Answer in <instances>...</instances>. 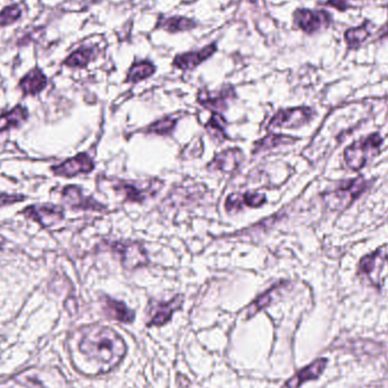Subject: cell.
<instances>
[{
    "label": "cell",
    "mask_w": 388,
    "mask_h": 388,
    "mask_svg": "<svg viewBox=\"0 0 388 388\" xmlns=\"http://www.w3.org/2000/svg\"><path fill=\"white\" fill-rule=\"evenodd\" d=\"M112 248L120 256L124 268L137 269L148 265L147 252L139 242H116Z\"/></svg>",
    "instance_id": "cell-10"
},
{
    "label": "cell",
    "mask_w": 388,
    "mask_h": 388,
    "mask_svg": "<svg viewBox=\"0 0 388 388\" xmlns=\"http://www.w3.org/2000/svg\"><path fill=\"white\" fill-rule=\"evenodd\" d=\"M321 5L325 7H332L338 11H347L355 9V0H326Z\"/></svg>",
    "instance_id": "cell-31"
},
{
    "label": "cell",
    "mask_w": 388,
    "mask_h": 388,
    "mask_svg": "<svg viewBox=\"0 0 388 388\" xmlns=\"http://www.w3.org/2000/svg\"><path fill=\"white\" fill-rule=\"evenodd\" d=\"M0 388H73L61 370L32 367L0 383Z\"/></svg>",
    "instance_id": "cell-2"
},
{
    "label": "cell",
    "mask_w": 388,
    "mask_h": 388,
    "mask_svg": "<svg viewBox=\"0 0 388 388\" xmlns=\"http://www.w3.org/2000/svg\"><path fill=\"white\" fill-rule=\"evenodd\" d=\"M156 66L150 61H147V59L137 61L129 68V72L126 74L125 82H127V83H137V82L151 78L156 73Z\"/></svg>",
    "instance_id": "cell-24"
},
{
    "label": "cell",
    "mask_w": 388,
    "mask_h": 388,
    "mask_svg": "<svg viewBox=\"0 0 388 388\" xmlns=\"http://www.w3.org/2000/svg\"><path fill=\"white\" fill-rule=\"evenodd\" d=\"M334 20L330 11L324 9H296L292 14L293 28L303 32L307 36H313L318 32L330 28Z\"/></svg>",
    "instance_id": "cell-5"
},
{
    "label": "cell",
    "mask_w": 388,
    "mask_h": 388,
    "mask_svg": "<svg viewBox=\"0 0 388 388\" xmlns=\"http://www.w3.org/2000/svg\"><path fill=\"white\" fill-rule=\"evenodd\" d=\"M47 85V75L38 66L28 70L19 82V89L22 91L24 97H34V95H40Z\"/></svg>",
    "instance_id": "cell-15"
},
{
    "label": "cell",
    "mask_w": 388,
    "mask_h": 388,
    "mask_svg": "<svg viewBox=\"0 0 388 388\" xmlns=\"http://www.w3.org/2000/svg\"><path fill=\"white\" fill-rule=\"evenodd\" d=\"M225 122L221 115L214 114L212 117L210 118L209 122L206 124V129H207L208 133L217 141H225L229 139L225 130H224L223 124Z\"/></svg>",
    "instance_id": "cell-29"
},
{
    "label": "cell",
    "mask_w": 388,
    "mask_h": 388,
    "mask_svg": "<svg viewBox=\"0 0 388 388\" xmlns=\"http://www.w3.org/2000/svg\"><path fill=\"white\" fill-rule=\"evenodd\" d=\"M183 301H184V296L177 295L169 302L157 303L154 308H152L150 321L147 324L148 327H160L167 324L168 321L171 320L173 313L181 309Z\"/></svg>",
    "instance_id": "cell-16"
},
{
    "label": "cell",
    "mask_w": 388,
    "mask_h": 388,
    "mask_svg": "<svg viewBox=\"0 0 388 388\" xmlns=\"http://www.w3.org/2000/svg\"><path fill=\"white\" fill-rule=\"evenodd\" d=\"M243 160V152L240 149H229L221 154L208 164V169L212 171H221L223 173H233L235 169L240 167L241 162Z\"/></svg>",
    "instance_id": "cell-17"
},
{
    "label": "cell",
    "mask_w": 388,
    "mask_h": 388,
    "mask_svg": "<svg viewBox=\"0 0 388 388\" xmlns=\"http://www.w3.org/2000/svg\"><path fill=\"white\" fill-rule=\"evenodd\" d=\"M376 39L374 41H378V40L388 39V21L384 24V26H380L378 28L377 32L374 33Z\"/></svg>",
    "instance_id": "cell-33"
},
{
    "label": "cell",
    "mask_w": 388,
    "mask_h": 388,
    "mask_svg": "<svg viewBox=\"0 0 388 388\" xmlns=\"http://www.w3.org/2000/svg\"><path fill=\"white\" fill-rule=\"evenodd\" d=\"M95 169L93 158L85 152L76 154L70 159L65 160L59 165L51 166V171L56 177H75L78 174H89Z\"/></svg>",
    "instance_id": "cell-11"
},
{
    "label": "cell",
    "mask_w": 388,
    "mask_h": 388,
    "mask_svg": "<svg viewBox=\"0 0 388 388\" xmlns=\"http://www.w3.org/2000/svg\"><path fill=\"white\" fill-rule=\"evenodd\" d=\"M382 143L383 140L380 135L374 133L349 145L344 151V160L347 167L352 171H360L370 158L379 154Z\"/></svg>",
    "instance_id": "cell-3"
},
{
    "label": "cell",
    "mask_w": 388,
    "mask_h": 388,
    "mask_svg": "<svg viewBox=\"0 0 388 388\" xmlns=\"http://www.w3.org/2000/svg\"><path fill=\"white\" fill-rule=\"evenodd\" d=\"M177 120L175 117H165L157 120L154 123L145 127L143 132L145 133H154V135H166L173 132L174 127L177 126Z\"/></svg>",
    "instance_id": "cell-28"
},
{
    "label": "cell",
    "mask_w": 388,
    "mask_h": 388,
    "mask_svg": "<svg viewBox=\"0 0 388 388\" xmlns=\"http://www.w3.org/2000/svg\"><path fill=\"white\" fill-rule=\"evenodd\" d=\"M26 200V196L23 194H9V193H0V208L11 206Z\"/></svg>",
    "instance_id": "cell-32"
},
{
    "label": "cell",
    "mask_w": 388,
    "mask_h": 388,
    "mask_svg": "<svg viewBox=\"0 0 388 388\" xmlns=\"http://www.w3.org/2000/svg\"><path fill=\"white\" fill-rule=\"evenodd\" d=\"M6 243H7V241H6V238H4V236H1V235H0V250H4Z\"/></svg>",
    "instance_id": "cell-34"
},
{
    "label": "cell",
    "mask_w": 388,
    "mask_h": 388,
    "mask_svg": "<svg viewBox=\"0 0 388 388\" xmlns=\"http://www.w3.org/2000/svg\"><path fill=\"white\" fill-rule=\"evenodd\" d=\"M218 51L217 42H210L206 47L200 48L196 51H187L181 53L174 57L172 66L177 70L190 72L196 70L200 65L207 62L208 59L211 58Z\"/></svg>",
    "instance_id": "cell-9"
},
{
    "label": "cell",
    "mask_w": 388,
    "mask_h": 388,
    "mask_svg": "<svg viewBox=\"0 0 388 388\" xmlns=\"http://www.w3.org/2000/svg\"><path fill=\"white\" fill-rule=\"evenodd\" d=\"M386 261V254L383 250H377L374 253L365 256L357 265V271L361 276L368 277L370 282L379 288L378 277L383 271L384 263Z\"/></svg>",
    "instance_id": "cell-14"
},
{
    "label": "cell",
    "mask_w": 388,
    "mask_h": 388,
    "mask_svg": "<svg viewBox=\"0 0 388 388\" xmlns=\"http://www.w3.org/2000/svg\"><path fill=\"white\" fill-rule=\"evenodd\" d=\"M326 366L327 359H325V357L317 359L311 365L301 369L298 374H294L293 377L288 379V383H285L282 388H300L302 384H305V382L319 378Z\"/></svg>",
    "instance_id": "cell-18"
},
{
    "label": "cell",
    "mask_w": 388,
    "mask_h": 388,
    "mask_svg": "<svg viewBox=\"0 0 388 388\" xmlns=\"http://www.w3.org/2000/svg\"><path fill=\"white\" fill-rule=\"evenodd\" d=\"M315 112L310 107H294V108L282 109L271 118L268 129L273 127H285V129H295L305 125L313 120Z\"/></svg>",
    "instance_id": "cell-8"
},
{
    "label": "cell",
    "mask_w": 388,
    "mask_h": 388,
    "mask_svg": "<svg viewBox=\"0 0 388 388\" xmlns=\"http://www.w3.org/2000/svg\"><path fill=\"white\" fill-rule=\"evenodd\" d=\"M28 118V108L22 105H16L11 109H0V133L20 127Z\"/></svg>",
    "instance_id": "cell-19"
},
{
    "label": "cell",
    "mask_w": 388,
    "mask_h": 388,
    "mask_svg": "<svg viewBox=\"0 0 388 388\" xmlns=\"http://www.w3.org/2000/svg\"><path fill=\"white\" fill-rule=\"evenodd\" d=\"M372 26L374 24L372 22L365 21L360 26L347 28V31L344 32V41L347 43V49L357 51L365 42L368 41L372 36Z\"/></svg>",
    "instance_id": "cell-23"
},
{
    "label": "cell",
    "mask_w": 388,
    "mask_h": 388,
    "mask_svg": "<svg viewBox=\"0 0 388 388\" xmlns=\"http://www.w3.org/2000/svg\"><path fill=\"white\" fill-rule=\"evenodd\" d=\"M267 201L265 194L263 193H252L246 192L244 194H231L229 198L226 199V207L227 211H238L242 209L243 206L250 208L261 207Z\"/></svg>",
    "instance_id": "cell-21"
},
{
    "label": "cell",
    "mask_w": 388,
    "mask_h": 388,
    "mask_svg": "<svg viewBox=\"0 0 388 388\" xmlns=\"http://www.w3.org/2000/svg\"><path fill=\"white\" fill-rule=\"evenodd\" d=\"M98 47L95 46H81L68 55L62 64L68 68H85L98 57Z\"/></svg>",
    "instance_id": "cell-20"
},
{
    "label": "cell",
    "mask_w": 388,
    "mask_h": 388,
    "mask_svg": "<svg viewBox=\"0 0 388 388\" xmlns=\"http://www.w3.org/2000/svg\"><path fill=\"white\" fill-rule=\"evenodd\" d=\"M236 98L235 89L231 84H225L217 91H208L202 89L198 93V103L208 110L221 115L229 107V101Z\"/></svg>",
    "instance_id": "cell-7"
},
{
    "label": "cell",
    "mask_w": 388,
    "mask_h": 388,
    "mask_svg": "<svg viewBox=\"0 0 388 388\" xmlns=\"http://www.w3.org/2000/svg\"><path fill=\"white\" fill-rule=\"evenodd\" d=\"M296 140L298 139H295V137H288V135H269L256 145L253 152L269 150V149L280 147V145H292V143L296 142Z\"/></svg>",
    "instance_id": "cell-26"
},
{
    "label": "cell",
    "mask_w": 388,
    "mask_h": 388,
    "mask_svg": "<svg viewBox=\"0 0 388 388\" xmlns=\"http://www.w3.org/2000/svg\"><path fill=\"white\" fill-rule=\"evenodd\" d=\"M19 214L39 224L42 229H49L61 223L65 218L63 206L53 204H31L21 210Z\"/></svg>",
    "instance_id": "cell-6"
},
{
    "label": "cell",
    "mask_w": 388,
    "mask_h": 388,
    "mask_svg": "<svg viewBox=\"0 0 388 388\" xmlns=\"http://www.w3.org/2000/svg\"><path fill=\"white\" fill-rule=\"evenodd\" d=\"M139 184L130 183V182H120L115 185V190L120 194H123L129 201L142 202L148 196V189L147 187H137Z\"/></svg>",
    "instance_id": "cell-25"
},
{
    "label": "cell",
    "mask_w": 388,
    "mask_h": 388,
    "mask_svg": "<svg viewBox=\"0 0 388 388\" xmlns=\"http://www.w3.org/2000/svg\"><path fill=\"white\" fill-rule=\"evenodd\" d=\"M198 21L190 19L187 16H167V15L159 14L157 16V22L154 24L156 30H162L169 34L181 33V32H189L199 28Z\"/></svg>",
    "instance_id": "cell-13"
},
{
    "label": "cell",
    "mask_w": 388,
    "mask_h": 388,
    "mask_svg": "<svg viewBox=\"0 0 388 388\" xmlns=\"http://www.w3.org/2000/svg\"><path fill=\"white\" fill-rule=\"evenodd\" d=\"M23 9L20 4H11L0 11V28L13 26L22 19Z\"/></svg>",
    "instance_id": "cell-27"
},
{
    "label": "cell",
    "mask_w": 388,
    "mask_h": 388,
    "mask_svg": "<svg viewBox=\"0 0 388 388\" xmlns=\"http://www.w3.org/2000/svg\"><path fill=\"white\" fill-rule=\"evenodd\" d=\"M369 183L363 177L342 182L332 192L324 194L327 207L335 211H343L349 208L363 192H366Z\"/></svg>",
    "instance_id": "cell-4"
},
{
    "label": "cell",
    "mask_w": 388,
    "mask_h": 388,
    "mask_svg": "<svg viewBox=\"0 0 388 388\" xmlns=\"http://www.w3.org/2000/svg\"><path fill=\"white\" fill-rule=\"evenodd\" d=\"M68 349L73 366L88 376L112 372L126 353L123 338L112 328L100 325L76 330L68 341Z\"/></svg>",
    "instance_id": "cell-1"
},
{
    "label": "cell",
    "mask_w": 388,
    "mask_h": 388,
    "mask_svg": "<svg viewBox=\"0 0 388 388\" xmlns=\"http://www.w3.org/2000/svg\"><path fill=\"white\" fill-rule=\"evenodd\" d=\"M63 201L73 209L93 210L103 211L106 209L104 204L97 201L93 196H84L81 187L78 185H68L63 189Z\"/></svg>",
    "instance_id": "cell-12"
},
{
    "label": "cell",
    "mask_w": 388,
    "mask_h": 388,
    "mask_svg": "<svg viewBox=\"0 0 388 388\" xmlns=\"http://www.w3.org/2000/svg\"><path fill=\"white\" fill-rule=\"evenodd\" d=\"M101 301H103L104 313L108 318L120 321L124 324H131L132 321L135 320V313L126 307L123 302L116 301L107 295L103 296Z\"/></svg>",
    "instance_id": "cell-22"
},
{
    "label": "cell",
    "mask_w": 388,
    "mask_h": 388,
    "mask_svg": "<svg viewBox=\"0 0 388 388\" xmlns=\"http://www.w3.org/2000/svg\"><path fill=\"white\" fill-rule=\"evenodd\" d=\"M280 288V284L276 285L274 288H271V290H267L263 295H260L259 298L248 307V318H252V317L256 316L259 311L263 310V308L267 307V305L271 303V300H273V294H274L275 292H277V290Z\"/></svg>",
    "instance_id": "cell-30"
}]
</instances>
